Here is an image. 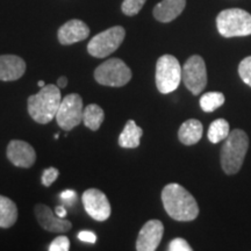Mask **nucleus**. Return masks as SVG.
Listing matches in <instances>:
<instances>
[{"label": "nucleus", "instance_id": "nucleus-32", "mask_svg": "<svg viewBox=\"0 0 251 251\" xmlns=\"http://www.w3.org/2000/svg\"><path fill=\"white\" fill-rule=\"evenodd\" d=\"M37 85H39L40 87H43V86H46V83L43 80H40L39 83H37Z\"/></svg>", "mask_w": 251, "mask_h": 251}, {"label": "nucleus", "instance_id": "nucleus-10", "mask_svg": "<svg viewBox=\"0 0 251 251\" xmlns=\"http://www.w3.org/2000/svg\"><path fill=\"white\" fill-rule=\"evenodd\" d=\"M84 208L96 221H105L111 216V203L107 197L97 188H89L81 197Z\"/></svg>", "mask_w": 251, "mask_h": 251}, {"label": "nucleus", "instance_id": "nucleus-12", "mask_svg": "<svg viewBox=\"0 0 251 251\" xmlns=\"http://www.w3.org/2000/svg\"><path fill=\"white\" fill-rule=\"evenodd\" d=\"M34 212H35L36 219L41 227L50 233H67L72 227L70 221L64 218H59L56 213L52 212L50 207L43 205V203H37L34 208Z\"/></svg>", "mask_w": 251, "mask_h": 251}, {"label": "nucleus", "instance_id": "nucleus-18", "mask_svg": "<svg viewBox=\"0 0 251 251\" xmlns=\"http://www.w3.org/2000/svg\"><path fill=\"white\" fill-rule=\"evenodd\" d=\"M143 135L142 128H140L134 120L127 121L124 130L119 136V146L121 148H137L140 146V140Z\"/></svg>", "mask_w": 251, "mask_h": 251}, {"label": "nucleus", "instance_id": "nucleus-2", "mask_svg": "<svg viewBox=\"0 0 251 251\" xmlns=\"http://www.w3.org/2000/svg\"><path fill=\"white\" fill-rule=\"evenodd\" d=\"M61 101L59 87L52 84L46 85L41 87L39 93L28 98V113L37 124L47 125L56 118Z\"/></svg>", "mask_w": 251, "mask_h": 251}, {"label": "nucleus", "instance_id": "nucleus-4", "mask_svg": "<svg viewBox=\"0 0 251 251\" xmlns=\"http://www.w3.org/2000/svg\"><path fill=\"white\" fill-rule=\"evenodd\" d=\"M216 27L224 37L251 35V14L241 8H229L216 17Z\"/></svg>", "mask_w": 251, "mask_h": 251}, {"label": "nucleus", "instance_id": "nucleus-28", "mask_svg": "<svg viewBox=\"0 0 251 251\" xmlns=\"http://www.w3.org/2000/svg\"><path fill=\"white\" fill-rule=\"evenodd\" d=\"M78 238H79L80 241H83V242H86V243H96L97 242V236L96 234L92 233V231L90 230H83L80 231L79 234H78Z\"/></svg>", "mask_w": 251, "mask_h": 251}, {"label": "nucleus", "instance_id": "nucleus-15", "mask_svg": "<svg viewBox=\"0 0 251 251\" xmlns=\"http://www.w3.org/2000/svg\"><path fill=\"white\" fill-rule=\"evenodd\" d=\"M26 72V62L17 55L0 56V80L13 81L20 79Z\"/></svg>", "mask_w": 251, "mask_h": 251}, {"label": "nucleus", "instance_id": "nucleus-29", "mask_svg": "<svg viewBox=\"0 0 251 251\" xmlns=\"http://www.w3.org/2000/svg\"><path fill=\"white\" fill-rule=\"evenodd\" d=\"M61 198L64 200L75 199V198H76V193H75V191H72V190H67V191H64V192L61 193Z\"/></svg>", "mask_w": 251, "mask_h": 251}, {"label": "nucleus", "instance_id": "nucleus-33", "mask_svg": "<svg viewBox=\"0 0 251 251\" xmlns=\"http://www.w3.org/2000/svg\"><path fill=\"white\" fill-rule=\"evenodd\" d=\"M58 135H59L58 133H57V134H55V139H56V140H57V139H58Z\"/></svg>", "mask_w": 251, "mask_h": 251}, {"label": "nucleus", "instance_id": "nucleus-21", "mask_svg": "<svg viewBox=\"0 0 251 251\" xmlns=\"http://www.w3.org/2000/svg\"><path fill=\"white\" fill-rule=\"evenodd\" d=\"M229 133H230V128H229L228 122L225 119H216L209 126L207 136L212 143H219L227 139Z\"/></svg>", "mask_w": 251, "mask_h": 251}, {"label": "nucleus", "instance_id": "nucleus-9", "mask_svg": "<svg viewBox=\"0 0 251 251\" xmlns=\"http://www.w3.org/2000/svg\"><path fill=\"white\" fill-rule=\"evenodd\" d=\"M181 78L186 89L194 96H199L207 85V70L201 56L193 55L185 62Z\"/></svg>", "mask_w": 251, "mask_h": 251}, {"label": "nucleus", "instance_id": "nucleus-20", "mask_svg": "<svg viewBox=\"0 0 251 251\" xmlns=\"http://www.w3.org/2000/svg\"><path fill=\"white\" fill-rule=\"evenodd\" d=\"M103 119H105V113H103L102 108L96 103H91L84 108L83 122L91 130H98L100 126L102 125Z\"/></svg>", "mask_w": 251, "mask_h": 251}, {"label": "nucleus", "instance_id": "nucleus-3", "mask_svg": "<svg viewBox=\"0 0 251 251\" xmlns=\"http://www.w3.org/2000/svg\"><path fill=\"white\" fill-rule=\"evenodd\" d=\"M249 149V137L242 129L229 133L221 149V166L227 175H235L242 168Z\"/></svg>", "mask_w": 251, "mask_h": 251}, {"label": "nucleus", "instance_id": "nucleus-23", "mask_svg": "<svg viewBox=\"0 0 251 251\" xmlns=\"http://www.w3.org/2000/svg\"><path fill=\"white\" fill-rule=\"evenodd\" d=\"M147 0H124L121 5V9L124 14L128 17H133V15L139 14V12L146 4Z\"/></svg>", "mask_w": 251, "mask_h": 251}, {"label": "nucleus", "instance_id": "nucleus-1", "mask_svg": "<svg viewBox=\"0 0 251 251\" xmlns=\"http://www.w3.org/2000/svg\"><path fill=\"white\" fill-rule=\"evenodd\" d=\"M162 202L171 219L193 221L199 215V206L186 188L179 184H168L162 191Z\"/></svg>", "mask_w": 251, "mask_h": 251}, {"label": "nucleus", "instance_id": "nucleus-22", "mask_svg": "<svg viewBox=\"0 0 251 251\" xmlns=\"http://www.w3.org/2000/svg\"><path fill=\"white\" fill-rule=\"evenodd\" d=\"M225 103V96L221 92H207L200 98V107L203 112L212 113Z\"/></svg>", "mask_w": 251, "mask_h": 251}, {"label": "nucleus", "instance_id": "nucleus-19", "mask_svg": "<svg viewBox=\"0 0 251 251\" xmlns=\"http://www.w3.org/2000/svg\"><path fill=\"white\" fill-rule=\"evenodd\" d=\"M17 220V205L9 198L0 196V228H11Z\"/></svg>", "mask_w": 251, "mask_h": 251}, {"label": "nucleus", "instance_id": "nucleus-13", "mask_svg": "<svg viewBox=\"0 0 251 251\" xmlns=\"http://www.w3.org/2000/svg\"><path fill=\"white\" fill-rule=\"evenodd\" d=\"M7 158L19 168L28 169L36 161V152L29 143L20 140H13L8 143Z\"/></svg>", "mask_w": 251, "mask_h": 251}, {"label": "nucleus", "instance_id": "nucleus-27", "mask_svg": "<svg viewBox=\"0 0 251 251\" xmlns=\"http://www.w3.org/2000/svg\"><path fill=\"white\" fill-rule=\"evenodd\" d=\"M168 250L169 251H191L192 250V248L190 247V244H188L184 238L177 237L171 241L170 244H169Z\"/></svg>", "mask_w": 251, "mask_h": 251}, {"label": "nucleus", "instance_id": "nucleus-25", "mask_svg": "<svg viewBox=\"0 0 251 251\" xmlns=\"http://www.w3.org/2000/svg\"><path fill=\"white\" fill-rule=\"evenodd\" d=\"M69 249H70V241L63 235L56 237L49 247V251H68Z\"/></svg>", "mask_w": 251, "mask_h": 251}, {"label": "nucleus", "instance_id": "nucleus-14", "mask_svg": "<svg viewBox=\"0 0 251 251\" xmlns=\"http://www.w3.org/2000/svg\"><path fill=\"white\" fill-rule=\"evenodd\" d=\"M90 35V28L87 27L85 23L81 20H74L68 21L58 29L57 36L59 43L63 46L74 45V43L80 42V41L86 40Z\"/></svg>", "mask_w": 251, "mask_h": 251}, {"label": "nucleus", "instance_id": "nucleus-16", "mask_svg": "<svg viewBox=\"0 0 251 251\" xmlns=\"http://www.w3.org/2000/svg\"><path fill=\"white\" fill-rule=\"evenodd\" d=\"M186 6V0H162L153 8V17L159 23H171L181 14Z\"/></svg>", "mask_w": 251, "mask_h": 251}, {"label": "nucleus", "instance_id": "nucleus-31", "mask_svg": "<svg viewBox=\"0 0 251 251\" xmlns=\"http://www.w3.org/2000/svg\"><path fill=\"white\" fill-rule=\"evenodd\" d=\"M68 85V78L67 77H59L57 79V86L59 89H64Z\"/></svg>", "mask_w": 251, "mask_h": 251}, {"label": "nucleus", "instance_id": "nucleus-24", "mask_svg": "<svg viewBox=\"0 0 251 251\" xmlns=\"http://www.w3.org/2000/svg\"><path fill=\"white\" fill-rule=\"evenodd\" d=\"M238 75L247 85L251 87V56L242 59L238 65Z\"/></svg>", "mask_w": 251, "mask_h": 251}, {"label": "nucleus", "instance_id": "nucleus-17", "mask_svg": "<svg viewBox=\"0 0 251 251\" xmlns=\"http://www.w3.org/2000/svg\"><path fill=\"white\" fill-rule=\"evenodd\" d=\"M202 137V124L197 119H190L180 126L178 139L185 146H193Z\"/></svg>", "mask_w": 251, "mask_h": 251}, {"label": "nucleus", "instance_id": "nucleus-5", "mask_svg": "<svg viewBox=\"0 0 251 251\" xmlns=\"http://www.w3.org/2000/svg\"><path fill=\"white\" fill-rule=\"evenodd\" d=\"M179 61L172 55H163L156 63V86L163 94L174 92L178 89L181 78Z\"/></svg>", "mask_w": 251, "mask_h": 251}, {"label": "nucleus", "instance_id": "nucleus-8", "mask_svg": "<svg viewBox=\"0 0 251 251\" xmlns=\"http://www.w3.org/2000/svg\"><path fill=\"white\" fill-rule=\"evenodd\" d=\"M83 99L79 94H68L62 99L56 120L63 130H72L83 121Z\"/></svg>", "mask_w": 251, "mask_h": 251}, {"label": "nucleus", "instance_id": "nucleus-7", "mask_svg": "<svg viewBox=\"0 0 251 251\" xmlns=\"http://www.w3.org/2000/svg\"><path fill=\"white\" fill-rule=\"evenodd\" d=\"M126 30L121 26H114L93 36L87 45V51L97 58H105L117 50L124 42Z\"/></svg>", "mask_w": 251, "mask_h": 251}, {"label": "nucleus", "instance_id": "nucleus-30", "mask_svg": "<svg viewBox=\"0 0 251 251\" xmlns=\"http://www.w3.org/2000/svg\"><path fill=\"white\" fill-rule=\"evenodd\" d=\"M55 213L59 216V218H65V216H67V211H65V208L63 206L56 207Z\"/></svg>", "mask_w": 251, "mask_h": 251}, {"label": "nucleus", "instance_id": "nucleus-26", "mask_svg": "<svg viewBox=\"0 0 251 251\" xmlns=\"http://www.w3.org/2000/svg\"><path fill=\"white\" fill-rule=\"evenodd\" d=\"M59 175V171L56 168H48L46 170H43L42 174V184L45 185L46 187H49L50 185H52V183L57 179Z\"/></svg>", "mask_w": 251, "mask_h": 251}, {"label": "nucleus", "instance_id": "nucleus-6", "mask_svg": "<svg viewBox=\"0 0 251 251\" xmlns=\"http://www.w3.org/2000/svg\"><path fill=\"white\" fill-rule=\"evenodd\" d=\"M94 79L103 86L121 87L131 79V71L120 58H109L94 71Z\"/></svg>", "mask_w": 251, "mask_h": 251}, {"label": "nucleus", "instance_id": "nucleus-11", "mask_svg": "<svg viewBox=\"0 0 251 251\" xmlns=\"http://www.w3.org/2000/svg\"><path fill=\"white\" fill-rule=\"evenodd\" d=\"M164 226L159 220H150L141 228L136 241L137 251H155L161 243Z\"/></svg>", "mask_w": 251, "mask_h": 251}]
</instances>
